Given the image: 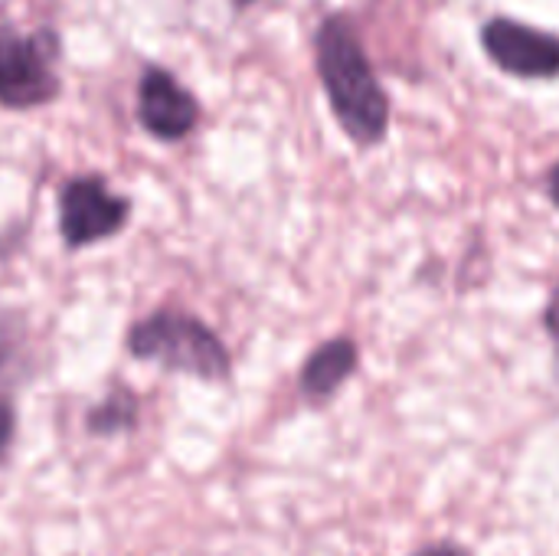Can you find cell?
<instances>
[{"label": "cell", "mask_w": 559, "mask_h": 556, "mask_svg": "<svg viewBox=\"0 0 559 556\" xmlns=\"http://www.w3.org/2000/svg\"><path fill=\"white\" fill-rule=\"evenodd\" d=\"M318 72L341 128L357 144H377L390 125V102L367 62V52L344 16H331L318 29Z\"/></svg>", "instance_id": "1"}, {"label": "cell", "mask_w": 559, "mask_h": 556, "mask_svg": "<svg viewBox=\"0 0 559 556\" xmlns=\"http://www.w3.org/2000/svg\"><path fill=\"white\" fill-rule=\"evenodd\" d=\"M128 351L138 360H154L200 380H226L229 354L223 341L197 318L180 311H154L128 334Z\"/></svg>", "instance_id": "2"}, {"label": "cell", "mask_w": 559, "mask_h": 556, "mask_svg": "<svg viewBox=\"0 0 559 556\" xmlns=\"http://www.w3.org/2000/svg\"><path fill=\"white\" fill-rule=\"evenodd\" d=\"M56 36L52 33H13L0 29V102L7 108H36L59 95Z\"/></svg>", "instance_id": "3"}, {"label": "cell", "mask_w": 559, "mask_h": 556, "mask_svg": "<svg viewBox=\"0 0 559 556\" xmlns=\"http://www.w3.org/2000/svg\"><path fill=\"white\" fill-rule=\"evenodd\" d=\"M131 203L115 197L102 177H72L59 193V229L69 249H85L124 229Z\"/></svg>", "instance_id": "4"}, {"label": "cell", "mask_w": 559, "mask_h": 556, "mask_svg": "<svg viewBox=\"0 0 559 556\" xmlns=\"http://www.w3.org/2000/svg\"><path fill=\"white\" fill-rule=\"evenodd\" d=\"M488 56L521 79H550L559 72V39L514 20H491L481 33Z\"/></svg>", "instance_id": "5"}, {"label": "cell", "mask_w": 559, "mask_h": 556, "mask_svg": "<svg viewBox=\"0 0 559 556\" xmlns=\"http://www.w3.org/2000/svg\"><path fill=\"white\" fill-rule=\"evenodd\" d=\"M138 118H141V125L154 138H160V141H180L183 134L193 131V125L200 118V105H197V98L167 69L151 66L141 75Z\"/></svg>", "instance_id": "6"}, {"label": "cell", "mask_w": 559, "mask_h": 556, "mask_svg": "<svg viewBox=\"0 0 559 556\" xmlns=\"http://www.w3.org/2000/svg\"><path fill=\"white\" fill-rule=\"evenodd\" d=\"M354 367H357V344L347 338L328 341L308 357L301 370V393L311 400H324L354 374Z\"/></svg>", "instance_id": "7"}, {"label": "cell", "mask_w": 559, "mask_h": 556, "mask_svg": "<svg viewBox=\"0 0 559 556\" xmlns=\"http://www.w3.org/2000/svg\"><path fill=\"white\" fill-rule=\"evenodd\" d=\"M138 419V400L128 390H115L111 397H105L92 413H88V433L95 436H111V433H124L131 429Z\"/></svg>", "instance_id": "8"}, {"label": "cell", "mask_w": 559, "mask_h": 556, "mask_svg": "<svg viewBox=\"0 0 559 556\" xmlns=\"http://www.w3.org/2000/svg\"><path fill=\"white\" fill-rule=\"evenodd\" d=\"M13 429H16V416H13L10 403L0 400V456L7 452V446H10V439H13Z\"/></svg>", "instance_id": "9"}, {"label": "cell", "mask_w": 559, "mask_h": 556, "mask_svg": "<svg viewBox=\"0 0 559 556\" xmlns=\"http://www.w3.org/2000/svg\"><path fill=\"white\" fill-rule=\"evenodd\" d=\"M547 331H550V338L557 341V347H559V288L554 292L550 308H547Z\"/></svg>", "instance_id": "10"}, {"label": "cell", "mask_w": 559, "mask_h": 556, "mask_svg": "<svg viewBox=\"0 0 559 556\" xmlns=\"http://www.w3.org/2000/svg\"><path fill=\"white\" fill-rule=\"evenodd\" d=\"M416 556H468L465 551H459V547H449V544H442V547H429V551H423V554Z\"/></svg>", "instance_id": "11"}, {"label": "cell", "mask_w": 559, "mask_h": 556, "mask_svg": "<svg viewBox=\"0 0 559 556\" xmlns=\"http://www.w3.org/2000/svg\"><path fill=\"white\" fill-rule=\"evenodd\" d=\"M550 197H554V203L559 206V164L550 170Z\"/></svg>", "instance_id": "12"}, {"label": "cell", "mask_w": 559, "mask_h": 556, "mask_svg": "<svg viewBox=\"0 0 559 556\" xmlns=\"http://www.w3.org/2000/svg\"><path fill=\"white\" fill-rule=\"evenodd\" d=\"M236 3H252V0H236Z\"/></svg>", "instance_id": "13"}]
</instances>
